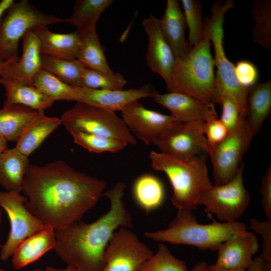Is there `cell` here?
Segmentation results:
<instances>
[{"label":"cell","instance_id":"cell-1","mask_svg":"<svg viewBox=\"0 0 271 271\" xmlns=\"http://www.w3.org/2000/svg\"><path fill=\"white\" fill-rule=\"evenodd\" d=\"M105 187L104 181L56 160L43 166L30 164L22 192L33 214L45 225L60 229L80 220Z\"/></svg>","mask_w":271,"mask_h":271},{"label":"cell","instance_id":"cell-2","mask_svg":"<svg viewBox=\"0 0 271 271\" xmlns=\"http://www.w3.org/2000/svg\"><path fill=\"white\" fill-rule=\"evenodd\" d=\"M126 186L116 184L103 193L108 198L109 210L90 223L81 220L55 229L54 248L67 265L77 271H101L105 265L104 254L114 232L119 227L132 228L131 217L123 198Z\"/></svg>","mask_w":271,"mask_h":271},{"label":"cell","instance_id":"cell-3","mask_svg":"<svg viewBox=\"0 0 271 271\" xmlns=\"http://www.w3.org/2000/svg\"><path fill=\"white\" fill-rule=\"evenodd\" d=\"M149 157L152 168L164 172L171 184L173 205L178 210H195L201 195L212 185L206 165L207 154L182 160L152 151Z\"/></svg>","mask_w":271,"mask_h":271},{"label":"cell","instance_id":"cell-4","mask_svg":"<svg viewBox=\"0 0 271 271\" xmlns=\"http://www.w3.org/2000/svg\"><path fill=\"white\" fill-rule=\"evenodd\" d=\"M247 231L244 223L237 221L220 222L215 220L209 224H202L191 211L178 210L167 228L156 231H147L145 235L156 241L175 244H185L202 250H217L226 239Z\"/></svg>","mask_w":271,"mask_h":271},{"label":"cell","instance_id":"cell-5","mask_svg":"<svg viewBox=\"0 0 271 271\" xmlns=\"http://www.w3.org/2000/svg\"><path fill=\"white\" fill-rule=\"evenodd\" d=\"M210 48V40L205 33L204 39L185 56L176 58L170 80L166 85L167 90L216 103L217 91L214 73L215 65Z\"/></svg>","mask_w":271,"mask_h":271},{"label":"cell","instance_id":"cell-6","mask_svg":"<svg viewBox=\"0 0 271 271\" xmlns=\"http://www.w3.org/2000/svg\"><path fill=\"white\" fill-rule=\"evenodd\" d=\"M234 6L233 1L215 3L211 9V16L204 21L205 33L214 46V65L217 67L215 76L217 96L222 93L229 95L235 102L241 116L245 118V101L249 87L239 83L234 71V65L226 57L223 46L224 16Z\"/></svg>","mask_w":271,"mask_h":271},{"label":"cell","instance_id":"cell-7","mask_svg":"<svg viewBox=\"0 0 271 271\" xmlns=\"http://www.w3.org/2000/svg\"><path fill=\"white\" fill-rule=\"evenodd\" d=\"M64 22V19L39 10L27 0L15 2L0 21V61L18 59L20 40L28 30Z\"/></svg>","mask_w":271,"mask_h":271},{"label":"cell","instance_id":"cell-8","mask_svg":"<svg viewBox=\"0 0 271 271\" xmlns=\"http://www.w3.org/2000/svg\"><path fill=\"white\" fill-rule=\"evenodd\" d=\"M69 132L79 131L136 144V139L115 112L83 102H76L60 118Z\"/></svg>","mask_w":271,"mask_h":271},{"label":"cell","instance_id":"cell-9","mask_svg":"<svg viewBox=\"0 0 271 271\" xmlns=\"http://www.w3.org/2000/svg\"><path fill=\"white\" fill-rule=\"evenodd\" d=\"M243 167L242 162L231 180L223 185L212 184L199 199L198 205H203L206 213L215 215L222 222L237 221L249 204V193L243 182Z\"/></svg>","mask_w":271,"mask_h":271},{"label":"cell","instance_id":"cell-10","mask_svg":"<svg viewBox=\"0 0 271 271\" xmlns=\"http://www.w3.org/2000/svg\"><path fill=\"white\" fill-rule=\"evenodd\" d=\"M202 121L169 124L153 142L161 153L182 160L209 155L211 147L204 132Z\"/></svg>","mask_w":271,"mask_h":271},{"label":"cell","instance_id":"cell-11","mask_svg":"<svg viewBox=\"0 0 271 271\" xmlns=\"http://www.w3.org/2000/svg\"><path fill=\"white\" fill-rule=\"evenodd\" d=\"M253 137L243 119L221 142L211 147L209 156L215 185L226 184L234 177Z\"/></svg>","mask_w":271,"mask_h":271},{"label":"cell","instance_id":"cell-12","mask_svg":"<svg viewBox=\"0 0 271 271\" xmlns=\"http://www.w3.org/2000/svg\"><path fill=\"white\" fill-rule=\"evenodd\" d=\"M26 196L19 193L0 191V207L7 213L10 223L8 237L0 251V259L7 261L17 247L45 225L26 207Z\"/></svg>","mask_w":271,"mask_h":271},{"label":"cell","instance_id":"cell-13","mask_svg":"<svg viewBox=\"0 0 271 271\" xmlns=\"http://www.w3.org/2000/svg\"><path fill=\"white\" fill-rule=\"evenodd\" d=\"M129 228L121 227L113 234L104 254L101 271H137L153 254Z\"/></svg>","mask_w":271,"mask_h":271},{"label":"cell","instance_id":"cell-14","mask_svg":"<svg viewBox=\"0 0 271 271\" xmlns=\"http://www.w3.org/2000/svg\"><path fill=\"white\" fill-rule=\"evenodd\" d=\"M120 111L121 118L130 132L146 145L153 143L175 121L171 115L147 109L138 100L130 102Z\"/></svg>","mask_w":271,"mask_h":271},{"label":"cell","instance_id":"cell-15","mask_svg":"<svg viewBox=\"0 0 271 271\" xmlns=\"http://www.w3.org/2000/svg\"><path fill=\"white\" fill-rule=\"evenodd\" d=\"M153 99L168 109L175 121L187 123L206 122L218 117L213 103L179 92L157 94Z\"/></svg>","mask_w":271,"mask_h":271},{"label":"cell","instance_id":"cell-16","mask_svg":"<svg viewBox=\"0 0 271 271\" xmlns=\"http://www.w3.org/2000/svg\"><path fill=\"white\" fill-rule=\"evenodd\" d=\"M142 25L148 37L146 55L147 65L153 72L160 75L167 85L175 64L174 54L162 33L159 19L151 15L143 19Z\"/></svg>","mask_w":271,"mask_h":271},{"label":"cell","instance_id":"cell-17","mask_svg":"<svg viewBox=\"0 0 271 271\" xmlns=\"http://www.w3.org/2000/svg\"><path fill=\"white\" fill-rule=\"evenodd\" d=\"M80 102H83L115 112L121 111L130 102L145 97L153 98L158 91L150 83L142 87L127 90H101L78 87Z\"/></svg>","mask_w":271,"mask_h":271},{"label":"cell","instance_id":"cell-18","mask_svg":"<svg viewBox=\"0 0 271 271\" xmlns=\"http://www.w3.org/2000/svg\"><path fill=\"white\" fill-rule=\"evenodd\" d=\"M258 248V239L253 233L247 231L235 235L221 244L214 264L222 268L247 270Z\"/></svg>","mask_w":271,"mask_h":271},{"label":"cell","instance_id":"cell-19","mask_svg":"<svg viewBox=\"0 0 271 271\" xmlns=\"http://www.w3.org/2000/svg\"><path fill=\"white\" fill-rule=\"evenodd\" d=\"M34 29L28 30L22 38L21 57L12 62L1 77L33 86L35 77L42 69L39 41Z\"/></svg>","mask_w":271,"mask_h":271},{"label":"cell","instance_id":"cell-20","mask_svg":"<svg viewBox=\"0 0 271 271\" xmlns=\"http://www.w3.org/2000/svg\"><path fill=\"white\" fill-rule=\"evenodd\" d=\"M159 25L175 58L185 56L190 49L185 35V20L178 1H167L164 14L159 19Z\"/></svg>","mask_w":271,"mask_h":271},{"label":"cell","instance_id":"cell-21","mask_svg":"<svg viewBox=\"0 0 271 271\" xmlns=\"http://www.w3.org/2000/svg\"><path fill=\"white\" fill-rule=\"evenodd\" d=\"M40 43L42 55L64 59H77L81 44V37L76 31L61 34L51 31L47 26L34 29Z\"/></svg>","mask_w":271,"mask_h":271},{"label":"cell","instance_id":"cell-22","mask_svg":"<svg viewBox=\"0 0 271 271\" xmlns=\"http://www.w3.org/2000/svg\"><path fill=\"white\" fill-rule=\"evenodd\" d=\"M56 243L55 229L45 225L42 229L24 240L16 248L12 262L16 269H20L38 260Z\"/></svg>","mask_w":271,"mask_h":271},{"label":"cell","instance_id":"cell-23","mask_svg":"<svg viewBox=\"0 0 271 271\" xmlns=\"http://www.w3.org/2000/svg\"><path fill=\"white\" fill-rule=\"evenodd\" d=\"M271 112V80L249 87L245 101V121L253 137Z\"/></svg>","mask_w":271,"mask_h":271},{"label":"cell","instance_id":"cell-24","mask_svg":"<svg viewBox=\"0 0 271 271\" xmlns=\"http://www.w3.org/2000/svg\"><path fill=\"white\" fill-rule=\"evenodd\" d=\"M29 165L28 157L15 147L5 150L0 154V185L20 193Z\"/></svg>","mask_w":271,"mask_h":271},{"label":"cell","instance_id":"cell-25","mask_svg":"<svg viewBox=\"0 0 271 271\" xmlns=\"http://www.w3.org/2000/svg\"><path fill=\"white\" fill-rule=\"evenodd\" d=\"M0 84L6 90L4 106L21 105L37 111H44L54 103V101L33 86L2 77H0Z\"/></svg>","mask_w":271,"mask_h":271},{"label":"cell","instance_id":"cell-26","mask_svg":"<svg viewBox=\"0 0 271 271\" xmlns=\"http://www.w3.org/2000/svg\"><path fill=\"white\" fill-rule=\"evenodd\" d=\"M40 111L21 105L3 106L0 109V137L7 142H17Z\"/></svg>","mask_w":271,"mask_h":271},{"label":"cell","instance_id":"cell-27","mask_svg":"<svg viewBox=\"0 0 271 271\" xmlns=\"http://www.w3.org/2000/svg\"><path fill=\"white\" fill-rule=\"evenodd\" d=\"M61 124L60 118L47 116L44 111H40L38 116L23 133L15 147L28 157Z\"/></svg>","mask_w":271,"mask_h":271},{"label":"cell","instance_id":"cell-28","mask_svg":"<svg viewBox=\"0 0 271 271\" xmlns=\"http://www.w3.org/2000/svg\"><path fill=\"white\" fill-rule=\"evenodd\" d=\"M113 0H78L71 15L64 19L77 28L80 36L96 31V23L101 15L113 3Z\"/></svg>","mask_w":271,"mask_h":271},{"label":"cell","instance_id":"cell-29","mask_svg":"<svg viewBox=\"0 0 271 271\" xmlns=\"http://www.w3.org/2000/svg\"><path fill=\"white\" fill-rule=\"evenodd\" d=\"M132 192L136 203L146 213L159 208L165 198L162 182L158 177L150 174H144L137 178Z\"/></svg>","mask_w":271,"mask_h":271},{"label":"cell","instance_id":"cell-30","mask_svg":"<svg viewBox=\"0 0 271 271\" xmlns=\"http://www.w3.org/2000/svg\"><path fill=\"white\" fill-rule=\"evenodd\" d=\"M33 86L53 101H80L78 87L66 84L43 69L35 77Z\"/></svg>","mask_w":271,"mask_h":271},{"label":"cell","instance_id":"cell-31","mask_svg":"<svg viewBox=\"0 0 271 271\" xmlns=\"http://www.w3.org/2000/svg\"><path fill=\"white\" fill-rule=\"evenodd\" d=\"M80 37L81 44L77 59L88 69L113 73L114 72L107 63L104 47L100 43L96 31Z\"/></svg>","mask_w":271,"mask_h":271},{"label":"cell","instance_id":"cell-32","mask_svg":"<svg viewBox=\"0 0 271 271\" xmlns=\"http://www.w3.org/2000/svg\"><path fill=\"white\" fill-rule=\"evenodd\" d=\"M42 68L70 85L81 87L86 67L77 59H64L41 54Z\"/></svg>","mask_w":271,"mask_h":271},{"label":"cell","instance_id":"cell-33","mask_svg":"<svg viewBox=\"0 0 271 271\" xmlns=\"http://www.w3.org/2000/svg\"><path fill=\"white\" fill-rule=\"evenodd\" d=\"M255 24L253 38L265 49H271V1L258 0L251 10Z\"/></svg>","mask_w":271,"mask_h":271},{"label":"cell","instance_id":"cell-34","mask_svg":"<svg viewBox=\"0 0 271 271\" xmlns=\"http://www.w3.org/2000/svg\"><path fill=\"white\" fill-rule=\"evenodd\" d=\"M69 133L75 144L95 153H116L124 149L127 144L122 141L79 131H72Z\"/></svg>","mask_w":271,"mask_h":271},{"label":"cell","instance_id":"cell-35","mask_svg":"<svg viewBox=\"0 0 271 271\" xmlns=\"http://www.w3.org/2000/svg\"><path fill=\"white\" fill-rule=\"evenodd\" d=\"M185 23L189 29V47L191 50L204 38L205 27L202 20V5L196 0H182Z\"/></svg>","mask_w":271,"mask_h":271},{"label":"cell","instance_id":"cell-36","mask_svg":"<svg viewBox=\"0 0 271 271\" xmlns=\"http://www.w3.org/2000/svg\"><path fill=\"white\" fill-rule=\"evenodd\" d=\"M137 271H188L186 263L175 257L168 247L159 244L157 252L146 260Z\"/></svg>","mask_w":271,"mask_h":271},{"label":"cell","instance_id":"cell-37","mask_svg":"<svg viewBox=\"0 0 271 271\" xmlns=\"http://www.w3.org/2000/svg\"><path fill=\"white\" fill-rule=\"evenodd\" d=\"M127 81L119 72L106 73L86 68L83 73L81 87L101 90H122Z\"/></svg>","mask_w":271,"mask_h":271},{"label":"cell","instance_id":"cell-38","mask_svg":"<svg viewBox=\"0 0 271 271\" xmlns=\"http://www.w3.org/2000/svg\"><path fill=\"white\" fill-rule=\"evenodd\" d=\"M249 225L263 240L262 253L259 256L263 262V271H271V220L261 221L252 218L249 220Z\"/></svg>","mask_w":271,"mask_h":271},{"label":"cell","instance_id":"cell-39","mask_svg":"<svg viewBox=\"0 0 271 271\" xmlns=\"http://www.w3.org/2000/svg\"><path fill=\"white\" fill-rule=\"evenodd\" d=\"M216 103L222 105V111L220 120L228 132L235 128L244 119L241 116L235 102L227 94L221 93L218 97Z\"/></svg>","mask_w":271,"mask_h":271},{"label":"cell","instance_id":"cell-40","mask_svg":"<svg viewBox=\"0 0 271 271\" xmlns=\"http://www.w3.org/2000/svg\"><path fill=\"white\" fill-rule=\"evenodd\" d=\"M237 80L242 85L250 87L255 84L258 78V71L256 66L247 60H240L234 66Z\"/></svg>","mask_w":271,"mask_h":271},{"label":"cell","instance_id":"cell-41","mask_svg":"<svg viewBox=\"0 0 271 271\" xmlns=\"http://www.w3.org/2000/svg\"><path fill=\"white\" fill-rule=\"evenodd\" d=\"M204 132L211 147L221 142L226 136L228 131L220 119L217 117L204 122Z\"/></svg>","mask_w":271,"mask_h":271},{"label":"cell","instance_id":"cell-42","mask_svg":"<svg viewBox=\"0 0 271 271\" xmlns=\"http://www.w3.org/2000/svg\"><path fill=\"white\" fill-rule=\"evenodd\" d=\"M260 193L262 197L261 205L267 219L271 220V166L267 168L261 178Z\"/></svg>","mask_w":271,"mask_h":271},{"label":"cell","instance_id":"cell-43","mask_svg":"<svg viewBox=\"0 0 271 271\" xmlns=\"http://www.w3.org/2000/svg\"><path fill=\"white\" fill-rule=\"evenodd\" d=\"M247 271H263V262L259 256L253 259Z\"/></svg>","mask_w":271,"mask_h":271},{"label":"cell","instance_id":"cell-44","mask_svg":"<svg viewBox=\"0 0 271 271\" xmlns=\"http://www.w3.org/2000/svg\"><path fill=\"white\" fill-rule=\"evenodd\" d=\"M15 2L13 0H2L0 1V21L4 14L7 11L11 6Z\"/></svg>","mask_w":271,"mask_h":271},{"label":"cell","instance_id":"cell-45","mask_svg":"<svg viewBox=\"0 0 271 271\" xmlns=\"http://www.w3.org/2000/svg\"><path fill=\"white\" fill-rule=\"evenodd\" d=\"M208 265L207 262L203 260L195 264L189 271H207Z\"/></svg>","mask_w":271,"mask_h":271},{"label":"cell","instance_id":"cell-46","mask_svg":"<svg viewBox=\"0 0 271 271\" xmlns=\"http://www.w3.org/2000/svg\"><path fill=\"white\" fill-rule=\"evenodd\" d=\"M43 271H77V270L72 266L67 265L64 268H55L52 266H47Z\"/></svg>","mask_w":271,"mask_h":271},{"label":"cell","instance_id":"cell-47","mask_svg":"<svg viewBox=\"0 0 271 271\" xmlns=\"http://www.w3.org/2000/svg\"><path fill=\"white\" fill-rule=\"evenodd\" d=\"M18 60V59H17ZM17 60H10L5 61H0V77L4 74L8 66L13 62Z\"/></svg>","mask_w":271,"mask_h":271},{"label":"cell","instance_id":"cell-48","mask_svg":"<svg viewBox=\"0 0 271 271\" xmlns=\"http://www.w3.org/2000/svg\"><path fill=\"white\" fill-rule=\"evenodd\" d=\"M207 271H247V270H234L222 268L216 266L214 264L208 265Z\"/></svg>","mask_w":271,"mask_h":271},{"label":"cell","instance_id":"cell-49","mask_svg":"<svg viewBox=\"0 0 271 271\" xmlns=\"http://www.w3.org/2000/svg\"><path fill=\"white\" fill-rule=\"evenodd\" d=\"M8 149L7 142L0 137V154Z\"/></svg>","mask_w":271,"mask_h":271},{"label":"cell","instance_id":"cell-50","mask_svg":"<svg viewBox=\"0 0 271 271\" xmlns=\"http://www.w3.org/2000/svg\"><path fill=\"white\" fill-rule=\"evenodd\" d=\"M2 216H3V210L0 208V228H1L2 223ZM2 247V245L0 243V250L1 249Z\"/></svg>","mask_w":271,"mask_h":271},{"label":"cell","instance_id":"cell-51","mask_svg":"<svg viewBox=\"0 0 271 271\" xmlns=\"http://www.w3.org/2000/svg\"><path fill=\"white\" fill-rule=\"evenodd\" d=\"M0 271H6V270H4L3 269H2V268L0 267ZM31 271H43V270H41V269H39V268H37V269H35L34 270H31Z\"/></svg>","mask_w":271,"mask_h":271},{"label":"cell","instance_id":"cell-52","mask_svg":"<svg viewBox=\"0 0 271 271\" xmlns=\"http://www.w3.org/2000/svg\"></svg>","mask_w":271,"mask_h":271}]
</instances>
